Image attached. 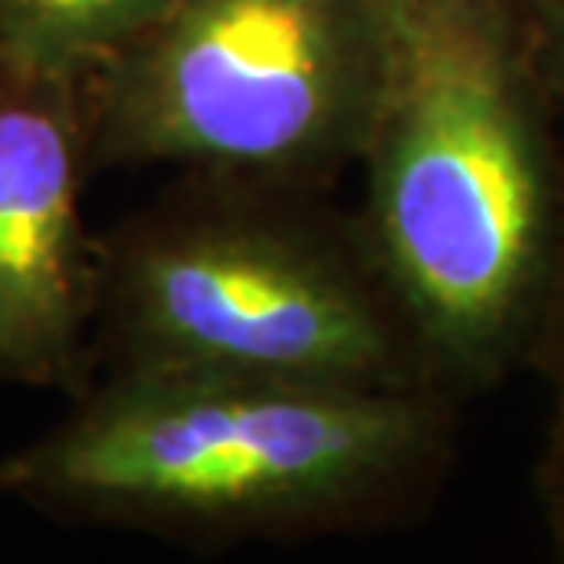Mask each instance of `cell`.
<instances>
[{
	"mask_svg": "<svg viewBox=\"0 0 564 564\" xmlns=\"http://www.w3.org/2000/svg\"><path fill=\"white\" fill-rule=\"evenodd\" d=\"M455 433L440 392L107 375L0 455V499L195 550L364 535L433 506Z\"/></svg>",
	"mask_w": 564,
	"mask_h": 564,
	"instance_id": "1",
	"label": "cell"
},
{
	"mask_svg": "<svg viewBox=\"0 0 564 564\" xmlns=\"http://www.w3.org/2000/svg\"><path fill=\"white\" fill-rule=\"evenodd\" d=\"M364 231L447 400L528 359L564 217L557 118L521 0H381Z\"/></svg>",
	"mask_w": 564,
	"mask_h": 564,
	"instance_id": "2",
	"label": "cell"
},
{
	"mask_svg": "<svg viewBox=\"0 0 564 564\" xmlns=\"http://www.w3.org/2000/svg\"><path fill=\"white\" fill-rule=\"evenodd\" d=\"M93 359L96 378L440 392L359 213L235 173H180L99 235Z\"/></svg>",
	"mask_w": 564,
	"mask_h": 564,
	"instance_id": "3",
	"label": "cell"
},
{
	"mask_svg": "<svg viewBox=\"0 0 564 564\" xmlns=\"http://www.w3.org/2000/svg\"><path fill=\"white\" fill-rule=\"evenodd\" d=\"M381 82V0H165L82 77L93 173L330 184Z\"/></svg>",
	"mask_w": 564,
	"mask_h": 564,
	"instance_id": "4",
	"label": "cell"
},
{
	"mask_svg": "<svg viewBox=\"0 0 564 564\" xmlns=\"http://www.w3.org/2000/svg\"><path fill=\"white\" fill-rule=\"evenodd\" d=\"M82 77L0 55V389L82 397L96 378L99 235Z\"/></svg>",
	"mask_w": 564,
	"mask_h": 564,
	"instance_id": "5",
	"label": "cell"
},
{
	"mask_svg": "<svg viewBox=\"0 0 564 564\" xmlns=\"http://www.w3.org/2000/svg\"><path fill=\"white\" fill-rule=\"evenodd\" d=\"M165 0H0V55L37 70L93 74Z\"/></svg>",
	"mask_w": 564,
	"mask_h": 564,
	"instance_id": "6",
	"label": "cell"
},
{
	"mask_svg": "<svg viewBox=\"0 0 564 564\" xmlns=\"http://www.w3.org/2000/svg\"><path fill=\"white\" fill-rule=\"evenodd\" d=\"M524 364L539 375L546 397L543 444H539L535 477H532L535 502L539 513H543L550 546L564 561V217H561L554 279H550V293Z\"/></svg>",
	"mask_w": 564,
	"mask_h": 564,
	"instance_id": "7",
	"label": "cell"
},
{
	"mask_svg": "<svg viewBox=\"0 0 564 564\" xmlns=\"http://www.w3.org/2000/svg\"><path fill=\"white\" fill-rule=\"evenodd\" d=\"M521 30L550 115L564 126V0H521Z\"/></svg>",
	"mask_w": 564,
	"mask_h": 564,
	"instance_id": "8",
	"label": "cell"
}]
</instances>
